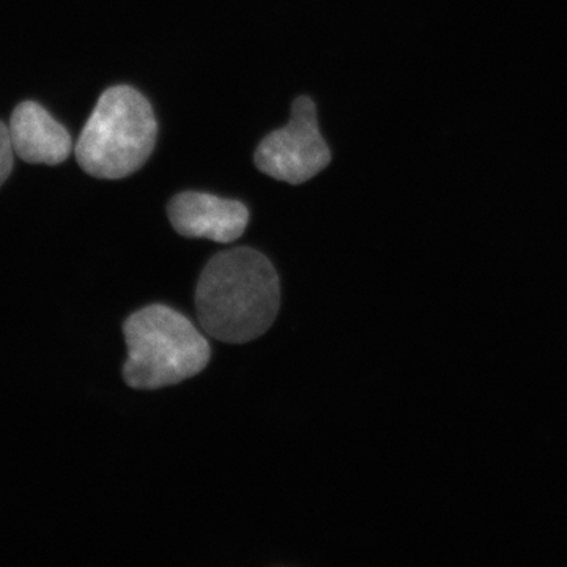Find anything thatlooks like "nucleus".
Masks as SVG:
<instances>
[{
    "label": "nucleus",
    "mask_w": 567,
    "mask_h": 567,
    "mask_svg": "<svg viewBox=\"0 0 567 567\" xmlns=\"http://www.w3.org/2000/svg\"><path fill=\"white\" fill-rule=\"evenodd\" d=\"M167 213L175 233L218 244H230L240 238L249 223V210L245 204L207 193L177 194Z\"/></svg>",
    "instance_id": "39448f33"
},
{
    "label": "nucleus",
    "mask_w": 567,
    "mask_h": 567,
    "mask_svg": "<svg viewBox=\"0 0 567 567\" xmlns=\"http://www.w3.org/2000/svg\"><path fill=\"white\" fill-rule=\"evenodd\" d=\"M158 123L148 100L136 89L115 85L100 96L74 153L84 173L118 181L151 158Z\"/></svg>",
    "instance_id": "7ed1b4c3"
},
{
    "label": "nucleus",
    "mask_w": 567,
    "mask_h": 567,
    "mask_svg": "<svg viewBox=\"0 0 567 567\" xmlns=\"http://www.w3.org/2000/svg\"><path fill=\"white\" fill-rule=\"evenodd\" d=\"M128 360L123 365L126 385L158 390L200 374L212 349L192 320L164 305L142 308L123 324Z\"/></svg>",
    "instance_id": "f03ea898"
},
{
    "label": "nucleus",
    "mask_w": 567,
    "mask_h": 567,
    "mask_svg": "<svg viewBox=\"0 0 567 567\" xmlns=\"http://www.w3.org/2000/svg\"><path fill=\"white\" fill-rule=\"evenodd\" d=\"M256 166L275 181L301 185L322 173L331 152L317 125L316 104L300 96L292 104V118L268 134L254 155Z\"/></svg>",
    "instance_id": "20e7f679"
},
{
    "label": "nucleus",
    "mask_w": 567,
    "mask_h": 567,
    "mask_svg": "<svg viewBox=\"0 0 567 567\" xmlns=\"http://www.w3.org/2000/svg\"><path fill=\"white\" fill-rule=\"evenodd\" d=\"M281 301L274 264L251 248L218 254L205 265L196 287V311L205 333L227 344H245L267 333Z\"/></svg>",
    "instance_id": "f257e3e1"
},
{
    "label": "nucleus",
    "mask_w": 567,
    "mask_h": 567,
    "mask_svg": "<svg viewBox=\"0 0 567 567\" xmlns=\"http://www.w3.org/2000/svg\"><path fill=\"white\" fill-rule=\"evenodd\" d=\"M14 166V151L9 126L0 122V186L10 177Z\"/></svg>",
    "instance_id": "0eeeda50"
},
{
    "label": "nucleus",
    "mask_w": 567,
    "mask_h": 567,
    "mask_svg": "<svg viewBox=\"0 0 567 567\" xmlns=\"http://www.w3.org/2000/svg\"><path fill=\"white\" fill-rule=\"evenodd\" d=\"M9 132L14 155L29 164L58 166L73 152L69 130L35 102H22L14 107Z\"/></svg>",
    "instance_id": "423d86ee"
}]
</instances>
